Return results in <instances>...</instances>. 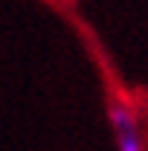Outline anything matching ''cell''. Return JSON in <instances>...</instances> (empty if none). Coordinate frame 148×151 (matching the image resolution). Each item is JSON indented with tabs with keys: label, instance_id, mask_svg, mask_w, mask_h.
<instances>
[{
	"label": "cell",
	"instance_id": "obj_1",
	"mask_svg": "<svg viewBox=\"0 0 148 151\" xmlns=\"http://www.w3.org/2000/svg\"><path fill=\"white\" fill-rule=\"evenodd\" d=\"M108 116H111L119 151H145V134H142V125H139V116L125 99L113 96L111 105H108Z\"/></svg>",
	"mask_w": 148,
	"mask_h": 151
}]
</instances>
